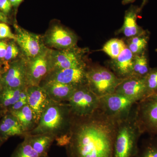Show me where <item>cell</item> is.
Segmentation results:
<instances>
[{"label":"cell","mask_w":157,"mask_h":157,"mask_svg":"<svg viewBox=\"0 0 157 157\" xmlns=\"http://www.w3.org/2000/svg\"><path fill=\"white\" fill-rule=\"evenodd\" d=\"M117 122L99 107L87 116H73L65 146L67 157H114Z\"/></svg>","instance_id":"6da1fadb"},{"label":"cell","mask_w":157,"mask_h":157,"mask_svg":"<svg viewBox=\"0 0 157 157\" xmlns=\"http://www.w3.org/2000/svg\"><path fill=\"white\" fill-rule=\"evenodd\" d=\"M73 116L67 103L51 100L36 126L26 134H50L56 138L69 134Z\"/></svg>","instance_id":"7a4b0ae2"},{"label":"cell","mask_w":157,"mask_h":157,"mask_svg":"<svg viewBox=\"0 0 157 157\" xmlns=\"http://www.w3.org/2000/svg\"><path fill=\"white\" fill-rule=\"evenodd\" d=\"M142 135L133 109L127 118L118 121L114 141L113 157H135L139 147L138 141Z\"/></svg>","instance_id":"3957f363"},{"label":"cell","mask_w":157,"mask_h":157,"mask_svg":"<svg viewBox=\"0 0 157 157\" xmlns=\"http://www.w3.org/2000/svg\"><path fill=\"white\" fill-rule=\"evenodd\" d=\"M86 78L90 89L100 98L114 93L123 79L111 70L101 66L87 67Z\"/></svg>","instance_id":"277c9868"},{"label":"cell","mask_w":157,"mask_h":157,"mask_svg":"<svg viewBox=\"0 0 157 157\" xmlns=\"http://www.w3.org/2000/svg\"><path fill=\"white\" fill-rule=\"evenodd\" d=\"M136 121L142 134L157 137V91L136 103Z\"/></svg>","instance_id":"5b68a950"},{"label":"cell","mask_w":157,"mask_h":157,"mask_svg":"<svg viewBox=\"0 0 157 157\" xmlns=\"http://www.w3.org/2000/svg\"><path fill=\"white\" fill-rule=\"evenodd\" d=\"M67 102L73 116L83 117L90 115L99 108L100 98L86 84L76 88Z\"/></svg>","instance_id":"8992f818"},{"label":"cell","mask_w":157,"mask_h":157,"mask_svg":"<svg viewBox=\"0 0 157 157\" xmlns=\"http://www.w3.org/2000/svg\"><path fill=\"white\" fill-rule=\"evenodd\" d=\"M87 50V48H79L76 45L62 50L50 49L51 71L87 66L84 57Z\"/></svg>","instance_id":"52a82bcc"},{"label":"cell","mask_w":157,"mask_h":157,"mask_svg":"<svg viewBox=\"0 0 157 157\" xmlns=\"http://www.w3.org/2000/svg\"><path fill=\"white\" fill-rule=\"evenodd\" d=\"M137 102L125 96L113 93L100 98L99 108L117 121L127 118Z\"/></svg>","instance_id":"ba28073f"},{"label":"cell","mask_w":157,"mask_h":157,"mask_svg":"<svg viewBox=\"0 0 157 157\" xmlns=\"http://www.w3.org/2000/svg\"><path fill=\"white\" fill-rule=\"evenodd\" d=\"M14 28L16 31L15 41L22 51L26 60L35 58L47 48L41 36L29 32L17 25H14Z\"/></svg>","instance_id":"9c48e42d"},{"label":"cell","mask_w":157,"mask_h":157,"mask_svg":"<svg viewBox=\"0 0 157 157\" xmlns=\"http://www.w3.org/2000/svg\"><path fill=\"white\" fill-rule=\"evenodd\" d=\"M50 49L47 48L41 54L26 61L28 85L39 86L51 71Z\"/></svg>","instance_id":"30bf717a"},{"label":"cell","mask_w":157,"mask_h":157,"mask_svg":"<svg viewBox=\"0 0 157 157\" xmlns=\"http://www.w3.org/2000/svg\"><path fill=\"white\" fill-rule=\"evenodd\" d=\"M45 45L57 50L71 48L76 45L77 36L70 30L58 25L50 28L43 38Z\"/></svg>","instance_id":"8fae6325"},{"label":"cell","mask_w":157,"mask_h":157,"mask_svg":"<svg viewBox=\"0 0 157 157\" xmlns=\"http://www.w3.org/2000/svg\"><path fill=\"white\" fill-rule=\"evenodd\" d=\"M87 66H86L52 71L42 82H56L63 84L76 86L83 85L87 84Z\"/></svg>","instance_id":"7c38bea8"},{"label":"cell","mask_w":157,"mask_h":157,"mask_svg":"<svg viewBox=\"0 0 157 157\" xmlns=\"http://www.w3.org/2000/svg\"><path fill=\"white\" fill-rule=\"evenodd\" d=\"M114 93L138 102L147 96L145 76H131L122 79Z\"/></svg>","instance_id":"4fadbf2b"},{"label":"cell","mask_w":157,"mask_h":157,"mask_svg":"<svg viewBox=\"0 0 157 157\" xmlns=\"http://www.w3.org/2000/svg\"><path fill=\"white\" fill-rule=\"evenodd\" d=\"M2 81L3 88L24 89L28 87L25 59L14 62L2 75Z\"/></svg>","instance_id":"5bb4252c"},{"label":"cell","mask_w":157,"mask_h":157,"mask_svg":"<svg viewBox=\"0 0 157 157\" xmlns=\"http://www.w3.org/2000/svg\"><path fill=\"white\" fill-rule=\"evenodd\" d=\"M27 104L33 110L37 124L51 99L40 86H30L27 88Z\"/></svg>","instance_id":"9a60e30c"},{"label":"cell","mask_w":157,"mask_h":157,"mask_svg":"<svg viewBox=\"0 0 157 157\" xmlns=\"http://www.w3.org/2000/svg\"><path fill=\"white\" fill-rule=\"evenodd\" d=\"M134 59V55L127 46L117 58L109 62V67L119 78H128L133 74Z\"/></svg>","instance_id":"2e32d148"},{"label":"cell","mask_w":157,"mask_h":157,"mask_svg":"<svg viewBox=\"0 0 157 157\" xmlns=\"http://www.w3.org/2000/svg\"><path fill=\"white\" fill-rule=\"evenodd\" d=\"M39 86L45 90L51 100L58 102H68L78 87L53 81L42 82Z\"/></svg>","instance_id":"e0dca14e"},{"label":"cell","mask_w":157,"mask_h":157,"mask_svg":"<svg viewBox=\"0 0 157 157\" xmlns=\"http://www.w3.org/2000/svg\"><path fill=\"white\" fill-rule=\"evenodd\" d=\"M25 135L17 119L8 111L0 120V137L6 141L10 137Z\"/></svg>","instance_id":"ac0fdd59"},{"label":"cell","mask_w":157,"mask_h":157,"mask_svg":"<svg viewBox=\"0 0 157 157\" xmlns=\"http://www.w3.org/2000/svg\"><path fill=\"white\" fill-rule=\"evenodd\" d=\"M140 9L132 7L126 12L124 18L123 25L118 31V33H122L125 36L129 38L142 35L146 33L137 25V14L140 11Z\"/></svg>","instance_id":"d6986e66"},{"label":"cell","mask_w":157,"mask_h":157,"mask_svg":"<svg viewBox=\"0 0 157 157\" xmlns=\"http://www.w3.org/2000/svg\"><path fill=\"white\" fill-rule=\"evenodd\" d=\"M24 137H26L33 148L43 156L48 155L49 148L56 138L50 134H26Z\"/></svg>","instance_id":"ffe728a7"},{"label":"cell","mask_w":157,"mask_h":157,"mask_svg":"<svg viewBox=\"0 0 157 157\" xmlns=\"http://www.w3.org/2000/svg\"><path fill=\"white\" fill-rule=\"evenodd\" d=\"M17 119L25 135L37 125L33 113L28 104L17 111L10 112Z\"/></svg>","instance_id":"44dd1931"},{"label":"cell","mask_w":157,"mask_h":157,"mask_svg":"<svg viewBox=\"0 0 157 157\" xmlns=\"http://www.w3.org/2000/svg\"><path fill=\"white\" fill-rule=\"evenodd\" d=\"M149 34L147 31L142 35L131 37L127 39V46L134 55L146 52Z\"/></svg>","instance_id":"7402d4cb"},{"label":"cell","mask_w":157,"mask_h":157,"mask_svg":"<svg viewBox=\"0 0 157 157\" xmlns=\"http://www.w3.org/2000/svg\"><path fill=\"white\" fill-rule=\"evenodd\" d=\"M22 89L4 88L0 94V109H8L19 101Z\"/></svg>","instance_id":"603a6c76"},{"label":"cell","mask_w":157,"mask_h":157,"mask_svg":"<svg viewBox=\"0 0 157 157\" xmlns=\"http://www.w3.org/2000/svg\"><path fill=\"white\" fill-rule=\"evenodd\" d=\"M126 47V44L122 39H112L104 44L101 51L107 54L112 59H114Z\"/></svg>","instance_id":"cb8c5ba5"},{"label":"cell","mask_w":157,"mask_h":157,"mask_svg":"<svg viewBox=\"0 0 157 157\" xmlns=\"http://www.w3.org/2000/svg\"><path fill=\"white\" fill-rule=\"evenodd\" d=\"M151 69L146 52L134 55V67L132 76L144 77L149 72Z\"/></svg>","instance_id":"d4e9b609"},{"label":"cell","mask_w":157,"mask_h":157,"mask_svg":"<svg viewBox=\"0 0 157 157\" xmlns=\"http://www.w3.org/2000/svg\"><path fill=\"white\" fill-rule=\"evenodd\" d=\"M135 157H157V137H150L144 140Z\"/></svg>","instance_id":"484cf974"},{"label":"cell","mask_w":157,"mask_h":157,"mask_svg":"<svg viewBox=\"0 0 157 157\" xmlns=\"http://www.w3.org/2000/svg\"><path fill=\"white\" fill-rule=\"evenodd\" d=\"M24 140L17 146L11 157H47L40 155L31 146L27 138L24 137Z\"/></svg>","instance_id":"4316f807"},{"label":"cell","mask_w":157,"mask_h":157,"mask_svg":"<svg viewBox=\"0 0 157 157\" xmlns=\"http://www.w3.org/2000/svg\"><path fill=\"white\" fill-rule=\"evenodd\" d=\"M147 96L157 91V67L151 68L145 76Z\"/></svg>","instance_id":"83f0119b"},{"label":"cell","mask_w":157,"mask_h":157,"mask_svg":"<svg viewBox=\"0 0 157 157\" xmlns=\"http://www.w3.org/2000/svg\"><path fill=\"white\" fill-rule=\"evenodd\" d=\"M19 53V49L16 44L13 42L8 44L6 54L4 59L6 61L11 60L15 58Z\"/></svg>","instance_id":"f1b7e54d"},{"label":"cell","mask_w":157,"mask_h":157,"mask_svg":"<svg viewBox=\"0 0 157 157\" xmlns=\"http://www.w3.org/2000/svg\"><path fill=\"white\" fill-rule=\"evenodd\" d=\"M8 39L16 40L15 35L12 33L10 28L5 23H0V39Z\"/></svg>","instance_id":"f546056e"},{"label":"cell","mask_w":157,"mask_h":157,"mask_svg":"<svg viewBox=\"0 0 157 157\" xmlns=\"http://www.w3.org/2000/svg\"><path fill=\"white\" fill-rule=\"evenodd\" d=\"M12 6L10 0H0V10L5 14L11 11Z\"/></svg>","instance_id":"4dcf8cb0"},{"label":"cell","mask_w":157,"mask_h":157,"mask_svg":"<svg viewBox=\"0 0 157 157\" xmlns=\"http://www.w3.org/2000/svg\"><path fill=\"white\" fill-rule=\"evenodd\" d=\"M27 104V101L19 100L16 103H15L14 105L9 107V109H8V111L9 112H11L17 111V110L21 109L24 106H25V105Z\"/></svg>","instance_id":"1f68e13d"},{"label":"cell","mask_w":157,"mask_h":157,"mask_svg":"<svg viewBox=\"0 0 157 157\" xmlns=\"http://www.w3.org/2000/svg\"><path fill=\"white\" fill-rule=\"evenodd\" d=\"M8 44L4 41H0V58L4 59L6 56Z\"/></svg>","instance_id":"d6a6232c"},{"label":"cell","mask_w":157,"mask_h":157,"mask_svg":"<svg viewBox=\"0 0 157 157\" xmlns=\"http://www.w3.org/2000/svg\"><path fill=\"white\" fill-rule=\"evenodd\" d=\"M27 87L22 89L20 94V100L21 101H27L28 94L27 91Z\"/></svg>","instance_id":"836d02e7"},{"label":"cell","mask_w":157,"mask_h":157,"mask_svg":"<svg viewBox=\"0 0 157 157\" xmlns=\"http://www.w3.org/2000/svg\"><path fill=\"white\" fill-rule=\"evenodd\" d=\"M22 1L23 0H10L11 5L14 7H17L19 6Z\"/></svg>","instance_id":"e575fe53"},{"label":"cell","mask_w":157,"mask_h":157,"mask_svg":"<svg viewBox=\"0 0 157 157\" xmlns=\"http://www.w3.org/2000/svg\"><path fill=\"white\" fill-rule=\"evenodd\" d=\"M0 21H2L4 23L8 22V20H7L6 14L1 11H0Z\"/></svg>","instance_id":"d590c367"},{"label":"cell","mask_w":157,"mask_h":157,"mask_svg":"<svg viewBox=\"0 0 157 157\" xmlns=\"http://www.w3.org/2000/svg\"><path fill=\"white\" fill-rule=\"evenodd\" d=\"M135 0H123L122 4L124 5H126L129 3H132L134 2Z\"/></svg>","instance_id":"8d00e7d4"},{"label":"cell","mask_w":157,"mask_h":157,"mask_svg":"<svg viewBox=\"0 0 157 157\" xmlns=\"http://www.w3.org/2000/svg\"><path fill=\"white\" fill-rule=\"evenodd\" d=\"M3 89V86L2 81V75H1V73H0V94H1V93H2Z\"/></svg>","instance_id":"74e56055"},{"label":"cell","mask_w":157,"mask_h":157,"mask_svg":"<svg viewBox=\"0 0 157 157\" xmlns=\"http://www.w3.org/2000/svg\"><path fill=\"white\" fill-rule=\"evenodd\" d=\"M147 1V0H142V5H141V7H140V10L143 8L144 6H145V5L146 4Z\"/></svg>","instance_id":"f35d334b"},{"label":"cell","mask_w":157,"mask_h":157,"mask_svg":"<svg viewBox=\"0 0 157 157\" xmlns=\"http://www.w3.org/2000/svg\"><path fill=\"white\" fill-rule=\"evenodd\" d=\"M156 51L157 52V48L156 49Z\"/></svg>","instance_id":"ab89813d"},{"label":"cell","mask_w":157,"mask_h":157,"mask_svg":"<svg viewBox=\"0 0 157 157\" xmlns=\"http://www.w3.org/2000/svg\"><path fill=\"white\" fill-rule=\"evenodd\" d=\"M47 157H49V156H48V155L47 156Z\"/></svg>","instance_id":"60d3db41"}]
</instances>
